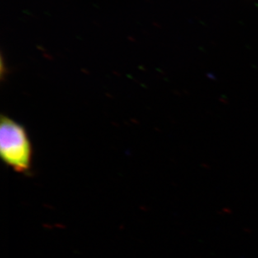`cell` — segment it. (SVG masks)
<instances>
[{
    "label": "cell",
    "mask_w": 258,
    "mask_h": 258,
    "mask_svg": "<svg viewBox=\"0 0 258 258\" xmlns=\"http://www.w3.org/2000/svg\"><path fill=\"white\" fill-rule=\"evenodd\" d=\"M0 156L5 165L20 174L30 171L33 149L25 127L7 115L1 116Z\"/></svg>",
    "instance_id": "6da1fadb"
}]
</instances>
